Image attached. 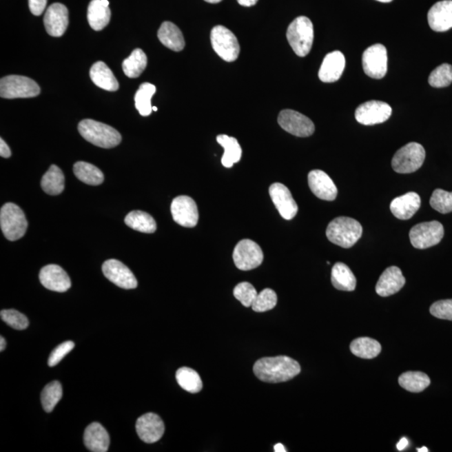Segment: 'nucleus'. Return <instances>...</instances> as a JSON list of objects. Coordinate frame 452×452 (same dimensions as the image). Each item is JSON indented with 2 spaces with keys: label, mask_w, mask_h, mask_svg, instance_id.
I'll list each match as a JSON object with an SVG mask.
<instances>
[{
  "label": "nucleus",
  "mask_w": 452,
  "mask_h": 452,
  "mask_svg": "<svg viewBox=\"0 0 452 452\" xmlns=\"http://www.w3.org/2000/svg\"><path fill=\"white\" fill-rule=\"evenodd\" d=\"M46 3H48V0H29V7L31 13L37 15V17L42 14L45 9Z\"/></svg>",
  "instance_id": "47"
},
{
  "label": "nucleus",
  "mask_w": 452,
  "mask_h": 452,
  "mask_svg": "<svg viewBox=\"0 0 452 452\" xmlns=\"http://www.w3.org/2000/svg\"><path fill=\"white\" fill-rule=\"evenodd\" d=\"M84 443L90 451L106 452L110 445V436L101 424L92 423L85 429Z\"/></svg>",
  "instance_id": "25"
},
{
  "label": "nucleus",
  "mask_w": 452,
  "mask_h": 452,
  "mask_svg": "<svg viewBox=\"0 0 452 452\" xmlns=\"http://www.w3.org/2000/svg\"><path fill=\"white\" fill-rule=\"evenodd\" d=\"M0 155L2 158H10L11 156V151L7 143L3 141V139H0Z\"/></svg>",
  "instance_id": "48"
},
{
  "label": "nucleus",
  "mask_w": 452,
  "mask_h": 452,
  "mask_svg": "<svg viewBox=\"0 0 452 452\" xmlns=\"http://www.w3.org/2000/svg\"><path fill=\"white\" fill-rule=\"evenodd\" d=\"M237 2L240 3V6L245 7H251L255 6L258 0H237Z\"/></svg>",
  "instance_id": "49"
},
{
  "label": "nucleus",
  "mask_w": 452,
  "mask_h": 452,
  "mask_svg": "<svg viewBox=\"0 0 452 452\" xmlns=\"http://www.w3.org/2000/svg\"><path fill=\"white\" fill-rule=\"evenodd\" d=\"M409 445L408 440L405 438L401 439L398 444H397V449L399 451H403L404 448H407Z\"/></svg>",
  "instance_id": "50"
},
{
  "label": "nucleus",
  "mask_w": 452,
  "mask_h": 452,
  "mask_svg": "<svg viewBox=\"0 0 452 452\" xmlns=\"http://www.w3.org/2000/svg\"><path fill=\"white\" fill-rule=\"evenodd\" d=\"M205 1L210 3H217L222 1V0H205Z\"/></svg>",
  "instance_id": "53"
},
{
  "label": "nucleus",
  "mask_w": 452,
  "mask_h": 452,
  "mask_svg": "<svg viewBox=\"0 0 452 452\" xmlns=\"http://www.w3.org/2000/svg\"><path fill=\"white\" fill-rule=\"evenodd\" d=\"M90 76L96 87L108 92H116L119 88L118 80L111 69L103 61L96 62L90 70Z\"/></svg>",
  "instance_id": "27"
},
{
  "label": "nucleus",
  "mask_w": 452,
  "mask_h": 452,
  "mask_svg": "<svg viewBox=\"0 0 452 452\" xmlns=\"http://www.w3.org/2000/svg\"><path fill=\"white\" fill-rule=\"evenodd\" d=\"M176 380L179 387L191 393L201 391L203 383L200 375L193 369L183 367L176 372Z\"/></svg>",
  "instance_id": "37"
},
{
  "label": "nucleus",
  "mask_w": 452,
  "mask_h": 452,
  "mask_svg": "<svg viewBox=\"0 0 452 452\" xmlns=\"http://www.w3.org/2000/svg\"><path fill=\"white\" fill-rule=\"evenodd\" d=\"M103 271L110 282L123 289H134L138 287V280L130 269L118 260H106L103 265Z\"/></svg>",
  "instance_id": "15"
},
{
  "label": "nucleus",
  "mask_w": 452,
  "mask_h": 452,
  "mask_svg": "<svg viewBox=\"0 0 452 452\" xmlns=\"http://www.w3.org/2000/svg\"><path fill=\"white\" fill-rule=\"evenodd\" d=\"M125 223L128 227L143 233H154L157 229V224L154 218L150 214L140 210L128 213L125 218Z\"/></svg>",
  "instance_id": "34"
},
{
  "label": "nucleus",
  "mask_w": 452,
  "mask_h": 452,
  "mask_svg": "<svg viewBox=\"0 0 452 452\" xmlns=\"http://www.w3.org/2000/svg\"><path fill=\"white\" fill-rule=\"evenodd\" d=\"M309 185L316 196L322 201H333L338 196V189L332 178L322 170H313L309 174Z\"/></svg>",
  "instance_id": "20"
},
{
  "label": "nucleus",
  "mask_w": 452,
  "mask_h": 452,
  "mask_svg": "<svg viewBox=\"0 0 452 452\" xmlns=\"http://www.w3.org/2000/svg\"><path fill=\"white\" fill-rule=\"evenodd\" d=\"M136 431L143 442L152 444L162 438L165 427L161 417L154 413H147L138 419Z\"/></svg>",
  "instance_id": "17"
},
{
  "label": "nucleus",
  "mask_w": 452,
  "mask_h": 452,
  "mask_svg": "<svg viewBox=\"0 0 452 452\" xmlns=\"http://www.w3.org/2000/svg\"><path fill=\"white\" fill-rule=\"evenodd\" d=\"M257 294L256 288L247 282L239 283L234 289V296L245 307L252 306Z\"/></svg>",
  "instance_id": "43"
},
{
  "label": "nucleus",
  "mask_w": 452,
  "mask_h": 452,
  "mask_svg": "<svg viewBox=\"0 0 452 452\" xmlns=\"http://www.w3.org/2000/svg\"><path fill=\"white\" fill-rule=\"evenodd\" d=\"M362 63L366 75L375 79L383 78L387 75L388 70L387 50L385 46L376 44L366 49Z\"/></svg>",
  "instance_id": "11"
},
{
  "label": "nucleus",
  "mask_w": 452,
  "mask_h": 452,
  "mask_svg": "<svg viewBox=\"0 0 452 452\" xmlns=\"http://www.w3.org/2000/svg\"><path fill=\"white\" fill-rule=\"evenodd\" d=\"M377 1H380V2H382V3H389V2L393 1V0H377Z\"/></svg>",
  "instance_id": "55"
},
{
  "label": "nucleus",
  "mask_w": 452,
  "mask_h": 452,
  "mask_svg": "<svg viewBox=\"0 0 452 452\" xmlns=\"http://www.w3.org/2000/svg\"><path fill=\"white\" fill-rule=\"evenodd\" d=\"M428 81L435 88L448 87L452 83V66L446 63L439 65L431 73Z\"/></svg>",
  "instance_id": "41"
},
{
  "label": "nucleus",
  "mask_w": 452,
  "mask_h": 452,
  "mask_svg": "<svg viewBox=\"0 0 452 452\" xmlns=\"http://www.w3.org/2000/svg\"><path fill=\"white\" fill-rule=\"evenodd\" d=\"M426 151L422 144L410 143L396 152L392 159L393 170L398 174H411L422 166Z\"/></svg>",
  "instance_id": "7"
},
{
  "label": "nucleus",
  "mask_w": 452,
  "mask_h": 452,
  "mask_svg": "<svg viewBox=\"0 0 452 452\" xmlns=\"http://www.w3.org/2000/svg\"><path fill=\"white\" fill-rule=\"evenodd\" d=\"M381 349L379 342L367 337L358 338L350 345V350L352 353L358 358H365V360L376 358L380 353Z\"/></svg>",
  "instance_id": "32"
},
{
  "label": "nucleus",
  "mask_w": 452,
  "mask_h": 452,
  "mask_svg": "<svg viewBox=\"0 0 452 452\" xmlns=\"http://www.w3.org/2000/svg\"><path fill=\"white\" fill-rule=\"evenodd\" d=\"M74 174L81 182L89 185H99L104 181V174L99 167L87 162H77L73 167Z\"/></svg>",
  "instance_id": "33"
},
{
  "label": "nucleus",
  "mask_w": 452,
  "mask_h": 452,
  "mask_svg": "<svg viewBox=\"0 0 452 452\" xmlns=\"http://www.w3.org/2000/svg\"><path fill=\"white\" fill-rule=\"evenodd\" d=\"M430 27L436 32H445L452 28V0H443L431 8L427 14Z\"/></svg>",
  "instance_id": "21"
},
{
  "label": "nucleus",
  "mask_w": 452,
  "mask_h": 452,
  "mask_svg": "<svg viewBox=\"0 0 452 452\" xmlns=\"http://www.w3.org/2000/svg\"><path fill=\"white\" fill-rule=\"evenodd\" d=\"M276 303H278V296L276 292L270 288H266L257 294L251 307L256 313H264L274 309Z\"/></svg>",
  "instance_id": "40"
},
{
  "label": "nucleus",
  "mask_w": 452,
  "mask_h": 452,
  "mask_svg": "<svg viewBox=\"0 0 452 452\" xmlns=\"http://www.w3.org/2000/svg\"><path fill=\"white\" fill-rule=\"evenodd\" d=\"M0 316L2 320L14 329L24 330L29 326L28 318L17 310H2Z\"/></svg>",
  "instance_id": "44"
},
{
  "label": "nucleus",
  "mask_w": 452,
  "mask_h": 452,
  "mask_svg": "<svg viewBox=\"0 0 452 452\" xmlns=\"http://www.w3.org/2000/svg\"><path fill=\"white\" fill-rule=\"evenodd\" d=\"M74 347H75V344L72 341H66L57 346L49 357L48 365L50 367H54V366L59 364L66 354L72 351Z\"/></svg>",
  "instance_id": "46"
},
{
  "label": "nucleus",
  "mask_w": 452,
  "mask_h": 452,
  "mask_svg": "<svg viewBox=\"0 0 452 452\" xmlns=\"http://www.w3.org/2000/svg\"><path fill=\"white\" fill-rule=\"evenodd\" d=\"M405 284V278L400 269L391 267L387 269L380 276L376 284V292L381 297H389L397 294Z\"/></svg>",
  "instance_id": "23"
},
{
  "label": "nucleus",
  "mask_w": 452,
  "mask_h": 452,
  "mask_svg": "<svg viewBox=\"0 0 452 452\" xmlns=\"http://www.w3.org/2000/svg\"><path fill=\"white\" fill-rule=\"evenodd\" d=\"M147 58L141 49H136L123 62L124 74L130 78H137L146 69Z\"/></svg>",
  "instance_id": "36"
},
{
  "label": "nucleus",
  "mask_w": 452,
  "mask_h": 452,
  "mask_svg": "<svg viewBox=\"0 0 452 452\" xmlns=\"http://www.w3.org/2000/svg\"><path fill=\"white\" fill-rule=\"evenodd\" d=\"M417 451H418V452H429V450L427 449V447L424 446L422 448H418V449H417Z\"/></svg>",
  "instance_id": "54"
},
{
  "label": "nucleus",
  "mask_w": 452,
  "mask_h": 452,
  "mask_svg": "<svg viewBox=\"0 0 452 452\" xmlns=\"http://www.w3.org/2000/svg\"><path fill=\"white\" fill-rule=\"evenodd\" d=\"M401 387L412 393L422 392L431 384L430 378L422 372L410 371L402 373L399 378Z\"/></svg>",
  "instance_id": "35"
},
{
  "label": "nucleus",
  "mask_w": 452,
  "mask_h": 452,
  "mask_svg": "<svg viewBox=\"0 0 452 452\" xmlns=\"http://www.w3.org/2000/svg\"><path fill=\"white\" fill-rule=\"evenodd\" d=\"M0 227L8 240L22 238L28 227L24 212L13 203H7L0 210Z\"/></svg>",
  "instance_id": "5"
},
{
  "label": "nucleus",
  "mask_w": 452,
  "mask_h": 452,
  "mask_svg": "<svg viewBox=\"0 0 452 452\" xmlns=\"http://www.w3.org/2000/svg\"><path fill=\"white\" fill-rule=\"evenodd\" d=\"M391 114L392 108L388 103L380 101H369L356 109V119L363 125L370 126L387 122Z\"/></svg>",
  "instance_id": "13"
},
{
  "label": "nucleus",
  "mask_w": 452,
  "mask_h": 452,
  "mask_svg": "<svg viewBox=\"0 0 452 452\" xmlns=\"http://www.w3.org/2000/svg\"><path fill=\"white\" fill-rule=\"evenodd\" d=\"M63 395L62 387L59 381L50 382L43 389L41 393L42 407L46 412H52L59 402Z\"/></svg>",
  "instance_id": "39"
},
{
  "label": "nucleus",
  "mask_w": 452,
  "mask_h": 452,
  "mask_svg": "<svg viewBox=\"0 0 452 452\" xmlns=\"http://www.w3.org/2000/svg\"><path fill=\"white\" fill-rule=\"evenodd\" d=\"M253 371L260 380L267 383H280L298 376L301 366L290 357H269L257 360Z\"/></svg>",
  "instance_id": "1"
},
{
  "label": "nucleus",
  "mask_w": 452,
  "mask_h": 452,
  "mask_svg": "<svg viewBox=\"0 0 452 452\" xmlns=\"http://www.w3.org/2000/svg\"><path fill=\"white\" fill-rule=\"evenodd\" d=\"M430 313L435 318L452 321V299L440 300L432 304Z\"/></svg>",
  "instance_id": "45"
},
{
  "label": "nucleus",
  "mask_w": 452,
  "mask_h": 452,
  "mask_svg": "<svg viewBox=\"0 0 452 452\" xmlns=\"http://www.w3.org/2000/svg\"><path fill=\"white\" fill-rule=\"evenodd\" d=\"M39 278L42 285L50 291L65 292L72 287L69 276L57 265H48L43 267Z\"/></svg>",
  "instance_id": "19"
},
{
  "label": "nucleus",
  "mask_w": 452,
  "mask_h": 452,
  "mask_svg": "<svg viewBox=\"0 0 452 452\" xmlns=\"http://www.w3.org/2000/svg\"><path fill=\"white\" fill-rule=\"evenodd\" d=\"M158 40L167 48L174 52H181L185 48V41L181 30L172 22H163L158 30Z\"/></svg>",
  "instance_id": "28"
},
{
  "label": "nucleus",
  "mask_w": 452,
  "mask_h": 452,
  "mask_svg": "<svg viewBox=\"0 0 452 452\" xmlns=\"http://www.w3.org/2000/svg\"><path fill=\"white\" fill-rule=\"evenodd\" d=\"M0 345H1V346H0V351L2 352L3 351V350H5L6 347V339L3 338L2 336L0 337Z\"/></svg>",
  "instance_id": "52"
},
{
  "label": "nucleus",
  "mask_w": 452,
  "mask_h": 452,
  "mask_svg": "<svg viewBox=\"0 0 452 452\" xmlns=\"http://www.w3.org/2000/svg\"><path fill=\"white\" fill-rule=\"evenodd\" d=\"M78 130L87 141L103 149L115 147L122 141V136L115 128L95 120L81 121Z\"/></svg>",
  "instance_id": "3"
},
{
  "label": "nucleus",
  "mask_w": 452,
  "mask_h": 452,
  "mask_svg": "<svg viewBox=\"0 0 452 452\" xmlns=\"http://www.w3.org/2000/svg\"><path fill=\"white\" fill-rule=\"evenodd\" d=\"M430 205L439 213L452 212V192L440 189H435L431 197Z\"/></svg>",
  "instance_id": "42"
},
{
  "label": "nucleus",
  "mask_w": 452,
  "mask_h": 452,
  "mask_svg": "<svg viewBox=\"0 0 452 452\" xmlns=\"http://www.w3.org/2000/svg\"><path fill=\"white\" fill-rule=\"evenodd\" d=\"M363 228L349 217H338L327 225L326 235L331 243L342 248H351L361 238Z\"/></svg>",
  "instance_id": "2"
},
{
  "label": "nucleus",
  "mask_w": 452,
  "mask_h": 452,
  "mask_svg": "<svg viewBox=\"0 0 452 452\" xmlns=\"http://www.w3.org/2000/svg\"><path fill=\"white\" fill-rule=\"evenodd\" d=\"M422 200L418 194L409 192L402 196L393 198L391 210L393 216L399 220H410L418 212Z\"/></svg>",
  "instance_id": "24"
},
{
  "label": "nucleus",
  "mask_w": 452,
  "mask_h": 452,
  "mask_svg": "<svg viewBox=\"0 0 452 452\" xmlns=\"http://www.w3.org/2000/svg\"><path fill=\"white\" fill-rule=\"evenodd\" d=\"M234 263L241 271H251L262 265L263 252L260 245L249 239L240 240L233 252Z\"/></svg>",
  "instance_id": "10"
},
{
  "label": "nucleus",
  "mask_w": 452,
  "mask_h": 452,
  "mask_svg": "<svg viewBox=\"0 0 452 452\" xmlns=\"http://www.w3.org/2000/svg\"><path fill=\"white\" fill-rule=\"evenodd\" d=\"M212 48L222 59L227 62L235 61L239 56L240 45L236 37L225 26L214 27L210 34Z\"/></svg>",
  "instance_id": "8"
},
{
  "label": "nucleus",
  "mask_w": 452,
  "mask_h": 452,
  "mask_svg": "<svg viewBox=\"0 0 452 452\" xmlns=\"http://www.w3.org/2000/svg\"><path fill=\"white\" fill-rule=\"evenodd\" d=\"M345 63L344 54L338 50L327 54L319 70V79L325 83H335L342 76Z\"/></svg>",
  "instance_id": "22"
},
{
  "label": "nucleus",
  "mask_w": 452,
  "mask_h": 452,
  "mask_svg": "<svg viewBox=\"0 0 452 452\" xmlns=\"http://www.w3.org/2000/svg\"><path fill=\"white\" fill-rule=\"evenodd\" d=\"M155 92L156 87L153 84L145 83L140 85L134 97L135 107L140 115L147 116L151 114L152 111H153L151 100Z\"/></svg>",
  "instance_id": "38"
},
{
  "label": "nucleus",
  "mask_w": 452,
  "mask_h": 452,
  "mask_svg": "<svg viewBox=\"0 0 452 452\" xmlns=\"http://www.w3.org/2000/svg\"><path fill=\"white\" fill-rule=\"evenodd\" d=\"M333 286L338 290L353 291L356 288V278L345 263H337L332 269L331 276Z\"/></svg>",
  "instance_id": "29"
},
{
  "label": "nucleus",
  "mask_w": 452,
  "mask_h": 452,
  "mask_svg": "<svg viewBox=\"0 0 452 452\" xmlns=\"http://www.w3.org/2000/svg\"><path fill=\"white\" fill-rule=\"evenodd\" d=\"M41 188L50 196H58L65 189V176L59 167L52 165L44 174Z\"/></svg>",
  "instance_id": "31"
},
{
  "label": "nucleus",
  "mask_w": 452,
  "mask_h": 452,
  "mask_svg": "<svg viewBox=\"0 0 452 452\" xmlns=\"http://www.w3.org/2000/svg\"><path fill=\"white\" fill-rule=\"evenodd\" d=\"M274 451L276 452H287L285 446L282 444L278 443L274 446Z\"/></svg>",
  "instance_id": "51"
},
{
  "label": "nucleus",
  "mask_w": 452,
  "mask_h": 452,
  "mask_svg": "<svg viewBox=\"0 0 452 452\" xmlns=\"http://www.w3.org/2000/svg\"><path fill=\"white\" fill-rule=\"evenodd\" d=\"M287 38L291 48L298 56H307L314 40L313 23L306 17L295 19L288 27Z\"/></svg>",
  "instance_id": "4"
},
{
  "label": "nucleus",
  "mask_w": 452,
  "mask_h": 452,
  "mask_svg": "<svg viewBox=\"0 0 452 452\" xmlns=\"http://www.w3.org/2000/svg\"><path fill=\"white\" fill-rule=\"evenodd\" d=\"M278 123L282 130L300 138L309 137L315 131L314 123L311 119L291 109L280 112Z\"/></svg>",
  "instance_id": "12"
},
{
  "label": "nucleus",
  "mask_w": 452,
  "mask_h": 452,
  "mask_svg": "<svg viewBox=\"0 0 452 452\" xmlns=\"http://www.w3.org/2000/svg\"><path fill=\"white\" fill-rule=\"evenodd\" d=\"M216 140L225 150L221 158L222 165L225 167H232L235 163L240 162L243 150L235 138L221 134L218 136Z\"/></svg>",
  "instance_id": "30"
},
{
  "label": "nucleus",
  "mask_w": 452,
  "mask_h": 452,
  "mask_svg": "<svg viewBox=\"0 0 452 452\" xmlns=\"http://www.w3.org/2000/svg\"><path fill=\"white\" fill-rule=\"evenodd\" d=\"M444 236V227L438 221L424 222L411 229V243L416 249H427L438 245Z\"/></svg>",
  "instance_id": "9"
},
{
  "label": "nucleus",
  "mask_w": 452,
  "mask_h": 452,
  "mask_svg": "<svg viewBox=\"0 0 452 452\" xmlns=\"http://www.w3.org/2000/svg\"><path fill=\"white\" fill-rule=\"evenodd\" d=\"M39 85L29 77L7 76L0 81V96L2 99H30L40 94Z\"/></svg>",
  "instance_id": "6"
},
{
  "label": "nucleus",
  "mask_w": 452,
  "mask_h": 452,
  "mask_svg": "<svg viewBox=\"0 0 452 452\" xmlns=\"http://www.w3.org/2000/svg\"><path fill=\"white\" fill-rule=\"evenodd\" d=\"M153 111H154V112H157V111H158V108L156 107H153Z\"/></svg>",
  "instance_id": "56"
},
{
  "label": "nucleus",
  "mask_w": 452,
  "mask_h": 452,
  "mask_svg": "<svg viewBox=\"0 0 452 452\" xmlns=\"http://www.w3.org/2000/svg\"><path fill=\"white\" fill-rule=\"evenodd\" d=\"M171 213L177 224L184 227H196L198 221V210L196 201L186 196L174 198Z\"/></svg>",
  "instance_id": "14"
},
{
  "label": "nucleus",
  "mask_w": 452,
  "mask_h": 452,
  "mask_svg": "<svg viewBox=\"0 0 452 452\" xmlns=\"http://www.w3.org/2000/svg\"><path fill=\"white\" fill-rule=\"evenodd\" d=\"M269 194L280 216L287 220L294 219L298 214V206L287 187L280 183H275L270 186Z\"/></svg>",
  "instance_id": "16"
},
{
  "label": "nucleus",
  "mask_w": 452,
  "mask_h": 452,
  "mask_svg": "<svg viewBox=\"0 0 452 452\" xmlns=\"http://www.w3.org/2000/svg\"><path fill=\"white\" fill-rule=\"evenodd\" d=\"M46 31L53 37L63 36L69 25L68 8L60 3H54L46 10L44 17Z\"/></svg>",
  "instance_id": "18"
},
{
  "label": "nucleus",
  "mask_w": 452,
  "mask_h": 452,
  "mask_svg": "<svg viewBox=\"0 0 452 452\" xmlns=\"http://www.w3.org/2000/svg\"><path fill=\"white\" fill-rule=\"evenodd\" d=\"M88 19L90 26L96 31L103 30L111 19L108 0H92L88 6Z\"/></svg>",
  "instance_id": "26"
}]
</instances>
